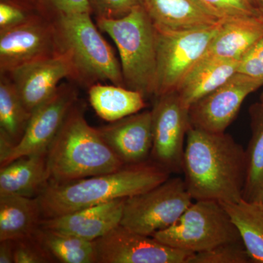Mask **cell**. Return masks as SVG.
<instances>
[{
  "mask_svg": "<svg viewBox=\"0 0 263 263\" xmlns=\"http://www.w3.org/2000/svg\"><path fill=\"white\" fill-rule=\"evenodd\" d=\"M220 203L238 230L252 262L263 263L262 204L243 198L238 202Z\"/></svg>",
  "mask_w": 263,
  "mask_h": 263,
  "instance_id": "24",
  "label": "cell"
},
{
  "mask_svg": "<svg viewBox=\"0 0 263 263\" xmlns=\"http://www.w3.org/2000/svg\"><path fill=\"white\" fill-rule=\"evenodd\" d=\"M183 174L194 201H240L247 180L246 150L226 132L210 133L191 127L185 144Z\"/></svg>",
  "mask_w": 263,
  "mask_h": 263,
  "instance_id": "1",
  "label": "cell"
},
{
  "mask_svg": "<svg viewBox=\"0 0 263 263\" xmlns=\"http://www.w3.org/2000/svg\"><path fill=\"white\" fill-rule=\"evenodd\" d=\"M9 76L29 113L51 98L64 79L72 80L73 67L65 53L20 66Z\"/></svg>",
  "mask_w": 263,
  "mask_h": 263,
  "instance_id": "14",
  "label": "cell"
},
{
  "mask_svg": "<svg viewBox=\"0 0 263 263\" xmlns=\"http://www.w3.org/2000/svg\"><path fill=\"white\" fill-rule=\"evenodd\" d=\"M262 86V81L237 72L190 106L192 127L210 133H224L238 115L245 99Z\"/></svg>",
  "mask_w": 263,
  "mask_h": 263,
  "instance_id": "13",
  "label": "cell"
},
{
  "mask_svg": "<svg viewBox=\"0 0 263 263\" xmlns=\"http://www.w3.org/2000/svg\"><path fill=\"white\" fill-rule=\"evenodd\" d=\"M249 1L252 3V4L253 5L254 7H256V8L259 10V6L262 4L263 0H249Z\"/></svg>",
  "mask_w": 263,
  "mask_h": 263,
  "instance_id": "37",
  "label": "cell"
},
{
  "mask_svg": "<svg viewBox=\"0 0 263 263\" xmlns=\"http://www.w3.org/2000/svg\"><path fill=\"white\" fill-rule=\"evenodd\" d=\"M125 200L117 199L64 215L43 219L41 228L95 241L121 224Z\"/></svg>",
  "mask_w": 263,
  "mask_h": 263,
  "instance_id": "16",
  "label": "cell"
},
{
  "mask_svg": "<svg viewBox=\"0 0 263 263\" xmlns=\"http://www.w3.org/2000/svg\"><path fill=\"white\" fill-rule=\"evenodd\" d=\"M259 103L263 104V91L260 95V98H259Z\"/></svg>",
  "mask_w": 263,
  "mask_h": 263,
  "instance_id": "39",
  "label": "cell"
},
{
  "mask_svg": "<svg viewBox=\"0 0 263 263\" xmlns=\"http://www.w3.org/2000/svg\"><path fill=\"white\" fill-rule=\"evenodd\" d=\"M48 151L24 156L0 168V194L37 197L48 184Z\"/></svg>",
  "mask_w": 263,
  "mask_h": 263,
  "instance_id": "19",
  "label": "cell"
},
{
  "mask_svg": "<svg viewBox=\"0 0 263 263\" xmlns=\"http://www.w3.org/2000/svg\"><path fill=\"white\" fill-rule=\"evenodd\" d=\"M34 235L57 262L97 263L94 241L55 233L41 227Z\"/></svg>",
  "mask_w": 263,
  "mask_h": 263,
  "instance_id": "25",
  "label": "cell"
},
{
  "mask_svg": "<svg viewBox=\"0 0 263 263\" xmlns=\"http://www.w3.org/2000/svg\"><path fill=\"white\" fill-rule=\"evenodd\" d=\"M193 201L184 180L170 177L148 191L126 198L120 224L152 237L174 224Z\"/></svg>",
  "mask_w": 263,
  "mask_h": 263,
  "instance_id": "8",
  "label": "cell"
},
{
  "mask_svg": "<svg viewBox=\"0 0 263 263\" xmlns=\"http://www.w3.org/2000/svg\"><path fill=\"white\" fill-rule=\"evenodd\" d=\"M262 37L263 18L260 15L224 18L200 60H240Z\"/></svg>",
  "mask_w": 263,
  "mask_h": 263,
  "instance_id": "17",
  "label": "cell"
},
{
  "mask_svg": "<svg viewBox=\"0 0 263 263\" xmlns=\"http://www.w3.org/2000/svg\"><path fill=\"white\" fill-rule=\"evenodd\" d=\"M259 14H260L261 16H262L263 18V2L262 4H261L260 6H259Z\"/></svg>",
  "mask_w": 263,
  "mask_h": 263,
  "instance_id": "38",
  "label": "cell"
},
{
  "mask_svg": "<svg viewBox=\"0 0 263 263\" xmlns=\"http://www.w3.org/2000/svg\"><path fill=\"white\" fill-rule=\"evenodd\" d=\"M94 243L97 263H186L193 254L172 248L121 224Z\"/></svg>",
  "mask_w": 263,
  "mask_h": 263,
  "instance_id": "11",
  "label": "cell"
},
{
  "mask_svg": "<svg viewBox=\"0 0 263 263\" xmlns=\"http://www.w3.org/2000/svg\"><path fill=\"white\" fill-rule=\"evenodd\" d=\"M14 240H0V263L14 262Z\"/></svg>",
  "mask_w": 263,
  "mask_h": 263,
  "instance_id": "34",
  "label": "cell"
},
{
  "mask_svg": "<svg viewBox=\"0 0 263 263\" xmlns=\"http://www.w3.org/2000/svg\"><path fill=\"white\" fill-rule=\"evenodd\" d=\"M249 114L252 137L246 149L247 174L243 198L252 201L263 185V104L252 105Z\"/></svg>",
  "mask_w": 263,
  "mask_h": 263,
  "instance_id": "26",
  "label": "cell"
},
{
  "mask_svg": "<svg viewBox=\"0 0 263 263\" xmlns=\"http://www.w3.org/2000/svg\"><path fill=\"white\" fill-rule=\"evenodd\" d=\"M240 60H200L189 72L176 92L190 109L199 100L212 92L238 72Z\"/></svg>",
  "mask_w": 263,
  "mask_h": 263,
  "instance_id": "21",
  "label": "cell"
},
{
  "mask_svg": "<svg viewBox=\"0 0 263 263\" xmlns=\"http://www.w3.org/2000/svg\"><path fill=\"white\" fill-rule=\"evenodd\" d=\"M171 175L150 160L125 164L108 174L48 183L36 198L43 219H48L144 193L168 179Z\"/></svg>",
  "mask_w": 263,
  "mask_h": 263,
  "instance_id": "2",
  "label": "cell"
},
{
  "mask_svg": "<svg viewBox=\"0 0 263 263\" xmlns=\"http://www.w3.org/2000/svg\"><path fill=\"white\" fill-rule=\"evenodd\" d=\"M4 1L10 2V3H15V4L20 5H22V6L30 8V9L35 10V11L37 12V9H36L35 7H34L32 0H4Z\"/></svg>",
  "mask_w": 263,
  "mask_h": 263,
  "instance_id": "35",
  "label": "cell"
},
{
  "mask_svg": "<svg viewBox=\"0 0 263 263\" xmlns=\"http://www.w3.org/2000/svg\"><path fill=\"white\" fill-rule=\"evenodd\" d=\"M91 14L70 13L53 20L59 50L70 57L73 67L72 81L89 88L106 81L124 86L121 63Z\"/></svg>",
  "mask_w": 263,
  "mask_h": 263,
  "instance_id": "4",
  "label": "cell"
},
{
  "mask_svg": "<svg viewBox=\"0 0 263 263\" xmlns=\"http://www.w3.org/2000/svg\"><path fill=\"white\" fill-rule=\"evenodd\" d=\"M79 100L75 86L60 84L51 98L32 112L22 140L0 159V167L24 156L48 151L67 114Z\"/></svg>",
  "mask_w": 263,
  "mask_h": 263,
  "instance_id": "10",
  "label": "cell"
},
{
  "mask_svg": "<svg viewBox=\"0 0 263 263\" xmlns=\"http://www.w3.org/2000/svg\"><path fill=\"white\" fill-rule=\"evenodd\" d=\"M37 15L41 14L30 8L0 0V30L16 27Z\"/></svg>",
  "mask_w": 263,
  "mask_h": 263,
  "instance_id": "32",
  "label": "cell"
},
{
  "mask_svg": "<svg viewBox=\"0 0 263 263\" xmlns=\"http://www.w3.org/2000/svg\"><path fill=\"white\" fill-rule=\"evenodd\" d=\"M98 129L124 164L149 161L153 145L152 110L138 112Z\"/></svg>",
  "mask_w": 263,
  "mask_h": 263,
  "instance_id": "15",
  "label": "cell"
},
{
  "mask_svg": "<svg viewBox=\"0 0 263 263\" xmlns=\"http://www.w3.org/2000/svg\"><path fill=\"white\" fill-rule=\"evenodd\" d=\"M0 159L24 136L32 114L24 106L13 81L0 74Z\"/></svg>",
  "mask_w": 263,
  "mask_h": 263,
  "instance_id": "22",
  "label": "cell"
},
{
  "mask_svg": "<svg viewBox=\"0 0 263 263\" xmlns=\"http://www.w3.org/2000/svg\"><path fill=\"white\" fill-rule=\"evenodd\" d=\"M152 237L172 248L192 253L241 240L222 205L209 200H195L174 224Z\"/></svg>",
  "mask_w": 263,
  "mask_h": 263,
  "instance_id": "6",
  "label": "cell"
},
{
  "mask_svg": "<svg viewBox=\"0 0 263 263\" xmlns=\"http://www.w3.org/2000/svg\"><path fill=\"white\" fill-rule=\"evenodd\" d=\"M91 14L96 18L117 19L124 17L137 7L143 5V0H89Z\"/></svg>",
  "mask_w": 263,
  "mask_h": 263,
  "instance_id": "31",
  "label": "cell"
},
{
  "mask_svg": "<svg viewBox=\"0 0 263 263\" xmlns=\"http://www.w3.org/2000/svg\"><path fill=\"white\" fill-rule=\"evenodd\" d=\"M43 219L36 197L0 194V240L32 237Z\"/></svg>",
  "mask_w": 263,
  "mask_h": 263,
  "instance_id": "20",
  "label": "cell"
},
{
  "mask_svg": "<svg viewBox=\"0 0 263 263\" xmlns=\"http://www.w3.org/2000/svg\"><path fill=\"white\" fill-rule=\"evenodd\" d=\"M237 72L263 82V37L240 59Z\"/></svg>",
  "mask_w": 263,
  "mask_h": 263,
  "instance_id": "33",
  "label": "cell"
},
{
  "mask_svg": "<svg viewBox=\"0 0 263 263\" xmlns=\"http://www.w3.org/2000/svg\"><path fill=\"white\" fill-rule=\"evenodd\" d=\"M242 240L228 242L203 252L193 253L186 263H251Z\"/></svg>",
  "mask_w": 263,
  "mask_h": 263,
  "instance_id": "27",
  "label": "cell"
},
{
  "mask_svg": "<svg viewBox=\"0 0 263 263\" xmlns=\"http://www.w3.org/2000/svg\"><path fill=\"white\" fill-rule=\"evenodd\" d=\"M152 112L153 145L150 161L168 171L183 174V155L189 129V108L176 91L157 98Z\"/></svg>",
  "mask_w": 263,
  "mask_h": 263,
  "instance_id": "9",
  "label": "cell"
},
{
  "mask_svg": "<svg viewBox=\"0 0 263 263\" xmlns=\"http://www.w3.org/2000/svg\"><path fill=\"white\" fill-rule=\"evenodd\" d=\"M79 100L48 149V183H64L108 174L125 165L85 117Z\"/></svg>",
  "mask_w": 263,
  "mask_h": 263,
  "instance_id": "3",
  "label": "cell"
},
{
  "mask_svg": "<svg viewBox=\"0 0 263 263\" xmlns=\"http://www.w3.org/2000/svg\"><path fill=\"white\" fill-rule=\"evenodd\" d=\"M97 26L113 40L120 56L124 86L155 96L157 79L156 29L143 5L124 17L98 18Z\"/></svg>",
  "mask_w": 263,
  "mask_h": 263,
  "instance_id": "5",
  "label": "cell"
},
{
  "mask_svg": "<svg viewBox=\"0 0 263 263\" xmlns=\"http://www.w3.org/2000/svg\"><path fill=\"white\" fill-rule=\"evenodd\" d=\"M38 13L49 20L70 13H91L89 0H32Z\"/></svg>",
  "mask_w": 263,
  "mask_h": 263,
  "instance_id": "28",
  "label": "cell"
},
{
  "mask_svg": "<svg viewBox=\"0 0 263 263\" xmlns=\"http://www.w3.org/2000/svg\"><path fill=\"white\" fill-rule=\"evenodd\" d=\"M156 28L181 31L201 28L221 19L200 0H143Z\"/></svg>",
  "mask_w": 263,
  "mask_h": 263,
  "instance_id": "18",
  "label": "cell"
},
{
  "mask_svg": "<svg viewBox=\"0 0 263 263\" xmlns=\"http://www.w3.org/2000/svg\"><path fill=\"white\" fill-rule=\"evenodd\" d=\"M14 263H52L56 259L33 235L14 240Z\"/></svg>",
  "mask_w": 263,
  "mask_h": 263,
  "instance_id": "29",
  "label": "cell"
},
{
  "mask_svg": "<svg viewBox=\"0 0 263 263\" xmlns=\"http://www.w3.org/2000/svg\"><path fill=\"white\" fill-rule=\"evenodd\" d=\"M219 18H231L259 14L249 0H200Z\"/></svg>",
  "mask_w": 263,
  "mask_h": 263,
  "instance_id": "30",
  "label": "cell"
},
{
  "mask_svg": "<svg viewBox=\"0 0 263 263\" xmlns=\"http://www.w3.org/2000/svg\"><path fill=\"white\" fill-rule=\"evenodd\" d=\"M224 18L209 27L173 31L156 28V98L178 88L204 56Z\"/></svg>",
  "mask_w": 263,
  "mask_h": 263,
  "instance_id": "7",
  "label": "cell"
},
{
  "mask_svg": "<svg viewBox=\"0 0 263 263\" xmlns=\"http://www.w3.org/2000/svg\"><path fill=\"white\" fill-rule=\"evenodd\" d=\"M254 200H257V201L261 202L263 205V185L261 186V188L259 189L258 193H257L255 199H254Z\"/></svg>",
  "mask_w": 263,
  "mask_h": 263,
  "instance_id": "36",
  "label": "cell"
},
{
  "mask_svg": "<svg viewBox=\"0 0 263 263\" xmlns=\"http://www.w3.org/2000/svg\"><path fill=\"white\" fill-rule=\"evenodd\" d=\"M60 53L53 21L43 15L0 30V74Z\"/></svg>",
  "mask_w": 263,
  "mask_h": 263,
  "instance_id": "12",
  "label": "cell"
},
{
  "mask_svg": "<svg viewBox=\"0 0 263 263\" xmlns=\"http://www.w3.org/2000/svg\"><path fill=\"white\" fill-rule=\"evenodd\" d=\"M89 98L96 114L108 122L141 111L146 105L145 97L139 91L114 84L92 85L89 88Z\"/></svg>",
  "mask_w": 263,
  "mask_h": 263,
  "instance_id": "23",
  "label": "cell"
}]
</instances>
